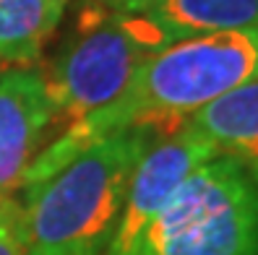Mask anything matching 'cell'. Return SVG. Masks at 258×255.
I'll return each mask as SVG.
<instances>
[{"label": "cell", "mask_w": 258, "mask_h": 255, "mask_svg": "<svg viewBox=\"0 0 258 255\" xmlns=\"http://www.w3.org/2000/svg\"><path fill=\"white\" fill-rule=\"evenodd\" d=\"M253 78H258V26L172 42L146 60L117 102L68 125L37 161L55 164L125 128H151L167 136L201 107Z\"/></svg>", "instance_id": "obj_1"}, {"label": "cell", "mask_w": 258, "mask_h": 255, "mask_svg": "<svg viewBox=\"0 0 258 255\" xmlns=\"http://www.w3.org/2000/svg\"><path fill=\"white\" fill-rule=\"evenodd\" d=\"M157 138L151 128H125L29 169L19 185L26 255H104L133 167Z\"/></svg>", "instance_id": "obj_2"}, {"label": "cell", "mask_w": 258, "mask_h": 255, "mask_svg": "<svg viewBox=\"0 0 258 255\" xmlns=\"http://www.w3.org/2000/svg\"><path fill=\"white\" fill-rule=\"evenodd\" d=\"M167 39L146 13L84 8L50 73H44L52 102V123L73 125L128 92L146 60L164 50Z\"/></svg>", "instance_id": "obj_3"}, {"label": "cell", "mask_w": 258, "mask_h": 255, "mask_svg": "<svg viewBox=\"0 0 258 255\" xmlns=\"http://www.w3.org/2000/svg\"><path fill=\"white\" fill-rule=\"evenodd\" d=\"M139 255H258V188L230 156H211L151 221Z\"/></svg>", "instance_id": "obj_4"}, {"label": "cell", "mask_w": 258, "mask_h": 255, "mask_svg": "<svg viewBox=\"0 0 258 255\" xmlns=\"http://www.w3.org/2000/svg\"><path fill=\"white\" fill-rule=\"evenodd\" d=\"M211 156H217V148L188 123L151 143L133 167L117 229L104 255H139L151 221L159 216L183 180Z\"/></svg>", "instance_id": "obj_5"}, {"label": "cell", "mask_w": 258, "mask_h": 255, "mask_svg": "<svg viewBox=\"0 0 258 255\" xmlns=\"http://www.w3.org/2000/svg\"><path fill=\"white\" fill-rule=\"evenodd\" d=\"M52 117L47 83L39 70L24 65L0 76V201L19 190Z\"/></svg>", "instance_id": "obj_6"}, {"label": "cell", "mask_w": 258, "mask_h": 255, "mask_svg": "<svg viewBox=\"0 0 258 255\" xmlns=\"http://www.w3.org/2000/svg\"><path fill=\"white\" fill-rule=\"evenodd\" d=\"M188 125L230 156L258 188V78L232 89L188 117Z\"/></svg>", "instance_id": "obj_7"}, {"label": "cell", "mask_w": 258, "mask_h": 255, "mask_svg": "<svg viewBox=\"0 0 258 255\" xmlns=\"http://www.w3.org/2000/svg\"><path fill=\"white\" fill-rule=\"evenodd\" d=\"M146 16L170 39L240 32L258 26V0H159Z\"/></svg>", "instance_id": "obj_8"}, {"label": "cell", "mask_w": 258, "mask_h": 255, "mask_svg": "<svg viewBox=\"0 0 258 255\" xmlns=\"http://www.w3.org/2000/svg\"><path fill=\"white\" fill-rule=\"evenodd\" d=\"M68 0H0V63L32 65L57 29Z\"/></svg>", "instance_id": "obj_9"}, {"label": "cell", "mask_w": 258, "mask_h": 255, "mask_svg": "<svg viewBox=\"0 0 258 255\" xmlns=\"http://www.w3.org/2000/svg\"><path fill=\"white\" fill-rule=\"evenodd\" d=\"M0 255H26L21 201L16 193L0 201Z\"/></svg>", "instance_id": "obj_10"}, {"label": "cell", "mask_w": 258, "mask_h": 255, "mask_svg": "<svg viewBox=\"0 0 258 255\" xmlns=\"http://www.w3.org/2000/svg\"><path fill=\"white\" fill-rule=\"evenodd\" d=\"M102 3H107L110 8H117V11H128V13H146L159 0H102Z\"/></svg>", "instance_id": "obj_11"}]
</instances>
